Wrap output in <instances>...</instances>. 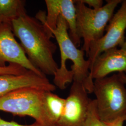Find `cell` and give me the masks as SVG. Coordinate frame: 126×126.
Returning a JSON list of instances; mask_svg holds the SVG:
<instances>
[{
    "instance_id": "16",
    "label": "cell",
    "mask_w": 126,
    "mask_h": 126,
    "mask_svg": "<svg viewBox=\"0 0 126 126\" xmlns=\"http://www.w3.org/2000/svg\"><path fill=\"white\" fill-rule=\"evenodd\" d=\"M81 1L93 9H99L103 6V1L102 0H81Z\"/></svg>"
},
{
    "instance_id": "11",
    "label": "cell",
    "mask_w": 126,
    "mask_h": 126,
    "mask_svg": "<svg viewBox=\"0 0 126 126\" xmlns=\"http://www.w3.org/2000/svg\"><path fill=\"white\" fill-rule=\"evenodd\" d=\"M114 72L126 74V51L120 48L107 50L98 56L90 70V77L93 80L99 79Z\"/></svg>"
},
{
    "instance_id": "4",
    "label": "cell",
    "mask_w": 126,
    "mask_h": 126,
    "mask_svg": "<svg viewBox=\"0 0 126 126\" xmlns=\"http://www.w3.org/2000/svg\"><path fill=\"white\" fill-rule=\"evenodd\" d=\"M99 9H91L81 0H74L76 10L77 30L78 36L83 39L82 49L87 56L90 46L104 35L106 28L113 17L114 11L121 0H108Z\"/></svg>"
},
{
    "instance_id": "1",
    "label": "cell",
    "mask_w": 126,
    "mask_h": 126,
    "mask_svg": "<svg viewBox=\"0 0 126 126\" xmlns=\"http://www.w3.org/2000/svg\"><path fill=\"white\" fill-rule=\"evenodd\" d=\"M11 24L15 36L31 63L45 75H54L59 68L53 56L57 47L51 40L54 36L50 30L27 14Z\"/></svg>"
},
{
    "instance_id": "18",
    "label": "cell",
    "mask_w": 126,
    "mask_h": 126,
    "mask_svg": "<svg viewBox=\"0 0 126 126\" xmlns=\"http://www.w3.org/2000/svg\"><path fill=\"white\" fill-rule=\"evenodd\" d=\"M125 121H126V116L119 118L109 123H104V126H123Z\"/></svg>"
},
{
    "instance_id": "9",
    "label": "cell",
    "mask_w": 126,
    "mask_h": 126,
    "mask_svg": "<svg viewBox=\"0 0 126 126\" xmlns=\"http://www.w3.org/2000/svg\"><path fill=\"white\" fill-rule=\"evenodd\" d=\"M47 13L40 21L50 31L56 28L59 16H62L67 24L69 36L77 47L81 43L77 30L76 10L73 0H45Z\"/></svg>"
},
{
    "instance_id": "17",
    "label": "cell",
    "mask_w": 126,
    "mask_h": 126,
    "mask_svg": "<svg viewBox=\"0 0 126 126\" xmlns=\"http://www.w3.org/2000/svg\"><path fill=\"white\" fill-rule=\"evenodd\" d=\"M0 126H42L39 123L35 122L30 125H22L19 124L14 122H9L5 121L0 117Z\"/></svg>"
},
{
    "instance_id": "6",
    "label": "cell",
    "mask_w": 126,
    "mask_h": 126,
    "mask_svg": "<svg viewBox=\"0 0 126 126\" xmlns=\"http://www.w3.org/2000/svg\"><path fill=\"white\" fill-rule=\"evenodd\" d=\"M119 9L110 20L106 28V32L90 45L87 57L90 69L96 58L107 50L120 46L124 43L126 30V0H123Z\"/></svg>"
},
{
    "instance_id": "7",
    "label": "cell",
    "mask_w": 126,
    "mask_h": 126,
    "mask_svg": "<svg viewBox=\"0 0 126 126\" xmlns=\"http://www.w3.org/2000/svg\"><path fill=\"white\" fill-rule=\"evenodd\" d=\"M82 84L73 81L59 126H84L92 99Z\"/></svg>"
},
{
    "instance_id": "12",
    "label": "cell",
    "mask_w": 126,
    "mask_h": 126,
    "mask_svg": "<svg viewBox=\"0 0 126 126\" xmlns=\"http://www.w3.org/2000/svg\"><path fill=\"white\" fill-rule=\"evenodd\" d=\"M50 91H45L43 99V109L48 126L58 124L62 115L65 99Z\"/></svg>"
},
{
    "instance_id": "13",
    "label": "cell",
    "mask_w": 126,
    "mask_h": 126,
    "mask_svg": "<svg viewBox=\"0 0 126 126\" xmlns=\"http://www.w3.org/2000/svg\"><path fill=\"white\" fill-rule=\"evenodd\" d=\"M25 3L24 0H0V24L11 23L26 15Z\"/></svg>"
},
{
    "instance_id": "3",
    "label": "cell",
    "mask_w": 126,
    "mask_h": 126,
    "mask_svg": "<svg viewBox=\"0 0 126 126\" xmlns=\"http://www.w3.org/2000/svg\"><path fill=\"white\" fill-rule=\"evenodd\" d=\"M118 74L95 79L93 93L96 97L97 114L103 123L126 116V88Z\"/></svg>"
},
{
    "instance_id": "2",
    "label": "cell",
    "mask_w": 126,
    "mask_h": 126,
    "mask_svg": "<svg viewBox=\"0 0 126 126\" xmlns=\"http://www.w3.org/2000/svg\"><path fill=\"white\" fill-rule=\"evenodd\" d=\"M66 22L59 16L56 28L50 30L60 52V65L54 75V85L61 90L72 81L83 85L88 93H93L94 81L90 77V63L85 59V52L74 44L69 36Z\"/></svg>"
},
{
    "instance_id": "14",
    "label": "cell",
    "mask_w": 126,
    "mask_h": 126,
    "mask_svg": "<svg viewBox=\"0 0 126 126\" xmlns=\"http://www.w3.org/2000/svg\"><path fill=\"white\" fill-rule=\"evenodd\" d=\"M84 126H104V123L99 120L97 114L96 99H92L90 102L88 116Z\"/></svg>"
},
{
    "instance_id": "8",
    "label": "cell",
    "mask_w": 126,
    "mask_h": 126,
    "mask_svg": "<svg viewBox=\"0 0 126 126\" xmlns=\"http://www.w3.org/2000/svg\"><path fill=\"white\" fill-rule=\"evenodd\" d=\"M19 64L37 74L45 76L29 60L20 44L15 38L12 24H0V67L6 63Z\"/></svg>"
},
{
    "instance_id": "10",
    "label": "cell",
    "mask_w": 126,
    "mask_h": 126,
    "mask_svg": "<svg viewBox=\"0 0 126 126\" xmlns=\"http://www.w3.org/2000/svg\"><path fill=\"white\" fill-rule=\"evenodd\" d=\"M56 87L46 76L39 75L31 71L18 75H0V97L14 91L25 88L53 92Z\"/></svg>"
},
{
    "instance_id": "21",
    "label": "cell",
    "mask_w": 126,
    "mask_h": 126,
    "mask_svg": "<svg viewBox=\"0 0 126 126\" xmlns=\"http://www.w3.org/2000/svg\"><path fill=\"white\" fill-rule=\"evenodd\" d=\"M58 126V125H55V126Z\"/></svg>"
},
{
    "instance_id": "5",
    "label": "cell",
    "mask_w": 126,
    "mask_h": 126,
    "mask_svg": "<svg viewBox=\"0 0 126 126\" xmlns=\"http://www.w3.org/2000/svg\"><path fill=\"white\" fill-rule=\"evenodd\" d=\"M46 91L25 88L0 97V111L32 117L42 126H48L44 116L43 99Z\"/></svg>"
},
{
    "instance_id": "20",
    "label": "cell",
    "mask_w": 126,
    "mask_h": 126,
    "mask_svg": "<svg viewBox=\"0 0 126 126\" xmlns=\"http://www.w3.org/2000/svg\"><path fill=\"white\" fill-rule=\"evenodd\" d=\"M120 48L126 51V37H125V41H124V43L120 46Z\"/></svg>"
},
{
    "instance_id": "15",
    "label": "cell",
    "mask_w": 126,
    "mask_h": 126,
    "mask_svg": "<svg viewBox=\"0 0 126 126\" xmlns=\"http://www.w3.org/2000/svg\"><path fill=\"white\" fill-rule=\"evenodd\" d=\"M30 71L25 68L15 63H9L4 67H0V75H21Z\"/></svg>"
},
{
    "instance_id": "19",
    "label": "cell",
    "mask_w": 126,
    "mask_h": 126,
    "mask_svg": "<svg viewBox=\"0 0 126 126\" xmlns=\"http://www.w3.org/2000/svg\"><path fill=\"white\" fill-rule=\"evenodd\" d=\"M118 75L123 82L126 84V74L124 73H118Z\"/></svg>"
}]
</instances>
